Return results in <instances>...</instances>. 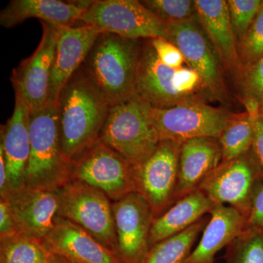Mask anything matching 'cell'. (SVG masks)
Segmentation results:
<instances>
[{
  "label": "cell",
  "mask_w": 263,
  "mask_h": 263,
  "mask_svg": "<svg viewBox=\"0 0 263 263\" xmlns=\"http://www.w3.org/2000/svg\"><path fill=\"white\" fill-rule=\"evenodd\" d=\"M62 152L73 164L100 140L110 105L80 67L58 100Z\"/></svg>",
  "instance_id": "6da1fadb"
},
{
  "label": "cell",
  "mask_w": 263,
  "mask_h": 263,
  "mask_svg": "<svg viewBox=\"0 0 263 263\" xmlns=\"http://www.w3.org/2000/svg\"><path fill=\"white\" fill-rule=\"evenodd\" d=\"M141 49L137 40L102 33L90 50L83 70L110 107L136 96Z\"/></svg>",
  "instance_id": "7a4b0ae2"
},
{
  "label": "cell",
  "mask_w": 263,
  "mask_h": 263,
  "mask_svg": "<svg viewBox=\"0 0 263 263\" xmlns=\"http://www.w3.org/2000/svg\"><path fill=\"white\" fill-rule=\"evenodd\" d=\"M26 186L57 192L72 181L73 164L62 152L58 103L30 112Z\"/></svg>",
  "instance_id": "3957f363"
},
{
  "label": "cell",
  "mask_w": 263,
  "mask_h": 263,
  "mask_svg": "<svg viewBox=\"0 0 263 263\" xmlns=\"http://www.w3.org/2000/svg\"><path fill=\"white\" fill-rule=\"evenodd\" d=\"M100 140L135 167L141 165L160 143L152 118V106L134 97L110 107Z\"/></svg>",
  "instance_id": "277c9868"
},
{
  "label": "cell",
  "mask_w": 263,
  "mask_h": 263,
  "mask_svg": "<svg viewBox=\"0 0 263 263\" xmlns=\"http://www.w3.org/2000/svg\"><path fill=\"white\" fill-rule=\"evenodd\" d=\"M56 193L57 216L77 224L117 252L112 202L100 190L72 180Z\"/></svg>",
  "instance_id": "5b68a950"
},
{
  "label": "cell",
  "mask_w": 263,
  "mask_h": 263,
  "mask_svg": "<svg viewBox=\"0 0 263 263\" xmlns=\"http://www.w3.org/2000/svg\"><path fill=\"white\" fill-rule=\"evenodd\" d=\"M102 33L127 39H166L167 22L136 0H97L80 19Z\"/></svg>",
  "instance_id": "8992f818"
},
{
  "label": "cell",
  "mask_w": 263,
  "mask_h": 263,
  "mask_svg": "<svg viewBox=\"0 0 263 263\" xmlns=\"http://www.w3.org/2000/svg\"><path fill=\"white\" fill-rule=\"evenodd\" d=\"M135 173L133 164L99 140L73 164L72 180L100 190L115 202L136 193Z\"/></svg>",
  "instance_id": "52a82bcc"
},
{
  "label": "cell",
  "mask_w": 263,
  "mask_h": 263,
  "mask_svg": "<svg viewBox=\"0 0 263 263\" xmlns=\"http://www.w3.org/2000/svg\"><path fill=\"white\" fill-rule=\"evenodd\" d=\"M152 118L160 141H184L204 137L219 138L231 115L195 100L170 108L152 107Z\"/></svg>",
  "instance_id": "ba28073f"
},
{
  "label": "cell",
  "mask_w": 263,
  "mask_h": 263,
  "mask_svg": "<svg viewBox=\"0 0 263 263\" xmlns=\"http://www.w3.org/2000/svg\"><path fill=\"white\" fill-rule=\"evenodd\" d=\"M263 176L251 150L233 160L221 162L199 190L216 205L228 204L248 219L256 190Z\"/></svg>",
  "instance_id": "9c48e42d"
},
{
  "label": "cell",
  "mask_w": 263,
  "mask_h": 263,
  "mask_svg": "<svg viewBox=\"0 0 263 263\" xmlns=\"http://www.w3.org/2000/svg\"><path fill=\"white\" fill-rule=\"evenodd\" d=\"M182 142L160 141L149 158L136 167V193L149 204L155 218L173 205Z\"/></svg>",
  "instance_id": "30bf717a"
},
{
  "label": "cell",
  "mask_w": 263,
  "mask_h": 263,
  "mask_svg": "<svg viewBox=\"0 0 263 263\" xmlns=\"http://www.w3.org/2000/svg\"><path fill=\"white\" fill-rule=\"evenodd\" d=\"M197 18L183 22L167 23L166 40L182 53L185 61L201 78L205 92L220 99L226 94L219 57Z\"/></svg>",
  "instance_id": "8fae6325"
},
{
  "label": "cell",
  "mask_w": 263,
  "mask_h": 263,
  "mask_svg": "<svg viewBox=\"0 0 263 263\" xmlns=\"http://www.w3.org/2000/svg\"><path fill=\"white\" fill-rule=\"evenodd\" d=\"M117 253L124 263H141L150 249L149 238L155 216L138 193L112 202Z\"/></svg>",
  "instance_id": "7c38bea8"
},
{
  "label": "cell",
  "mask_w": 263,
  "mask_h": 263,
  "mask_svg": "<svg viewBox=\"0 0 263 263\" xmlns=\"http://www.w3.org/2000/svg\"><path fill=\"white\" fill-rule=\"evenodd\" d=\"M41 42L32 55L13 69L12 84L22 95L31 111L39 110L48 103L52 67L56 52L57 27L41 22Z\"/></svg>",
  "instance_id": "4fadbf2b"
},
{
  "label": "cell",
  "mask_w": 263,
  "mask_h": 263,
  "mask_svg": "<svg viewBox=\"0 0 263 263\" xmlns=\"http://www.w3.org/2000/svg\"><path fill=\"white\" fill-rule=\"evenodd\" d=\"M30 112L22 95L15 91L13 114L7 124L1 127L0 148L3 151L6 163L8 197L26 187V171L30 155Z\"/></svg>",
  "instance_id": "5bb4252c"
},
{
  "label": "cell",
  "mask_w": 263,
  "mask_h": 263,
  "mask_svg": "<svg viewBox=\"0 0 263 263\" xmlns=\"http://www.w3.org/2000/svg\"><path fill=\"white\" fill-rule=\"evenodd\" d=\"M44 243L53 255L74 263H124L112 250L77 224L57 216Z\"/></svg>",
  "instance_id": "9a60e30c"
},
{
  "label": "cell",
  "mask_w": 263,
  "mask_h": 263,
  "mask_svg": "<svg viewBox=\"0 0 263 263\" xmlns=\"http://www.w3.org/2000/svg\"><path fill=\"white\" fill-rule=\"evenodd\" d=\"M56 52L52 67L48 102L58 103L62 89L84 63L102 32L91 26L57 27Z\"/></svg>",
  "instance_id": "2e32d148"
},
{
  "label": "cell",
  "mask_w": 263,
  "mask_h": 263,
  "mask_svg": "<svg viewBox=\"0 0 263 263\" xmlns=\"http://www.w3.org/2000/svg\"><path fill=\"white\" fill-rule=\"evenodd\" d=\"M176 71V68L161 61L151 43H148L141 49L136 79V96L155 108H170L202 100L184 96L176 90L174 86Z\"/></svg>",
  "instance_id": "e0dca14e"
},
{
  "label": "cell",
  "mask_w": 263,
  "mask_h": 263,
  "mask_svg": "<svg viewBox=\"0 0 263 263\" xmlns=\"http://www.w3.org/2000/svg\"><path fill=\"white\" fill-rule=\"evenodd\" d=\"M5 200L9 203L18 232L44 239L53 228L58 213L56 192L26 186Z\"/></svg>",
  "instance_id": "ac0fdd59"
},
{
  "label": "cell",
  "mask_w": 263,
  "mask_h": 263,
  "mask_svg": "<svg viewBox=\"0 0 263 263\" xmlns=\"http://www.w3.org/2000/svg\"><path fill=\"white\" fill-rule=\"evenodd\" d=\"M221 162L222 153L218 138L204 137L183 141L173 205L198 190Z\"/></svg>",
  "instance_id": "d6986e66"
},
{
  "label": "cell",
  "mask_w": 263,
  "mask_h": 263,
  "mask_svg": "<svg viewBox=\"0 0 263 263\" xmlns=\"http://www.w3.org/2000/svg\"><path fill=\"white\" fill-rule=\"evenodd\" d=\"M93 1L12 0L0 13V24L11 28L27 19L36 18L56 27H71L91 6Z\"/></svg>",
  "instance_id": "ffe728a7"
},
{
  "label": "cell",
  "mask_w": 263,
  "mask_h": 263,
  "mask_svg": "<svg viewBox=\"0 0 263 263\" xmlns=\"http://www.w3.org/2000/svg\"><path fill=\"white\" fill-rule=\"evenodd\" d=\"M209 214L201 239L181 263H216V254L247 228V218L229 205H216Z\"/></svg>",
  "instance_id": "44dd1931"
},
{
  "label": "cell",
  "mask_w": 263,
  "mask_h": 263,
  "mask_svg": "<svg viewBox=\"0 0 263 263\" xmlns=\"http://www.w3.org/2000/svg\"><path fill=\"white\" fill-rule=\"evenodd\" d=\"M195 3L197 18L219 59L230 67L241 66L228 1L195 0Z\"/></svg>",
  "instance_id": "7402d4cb"
},
{
  "label": "cell",
  "mask_w": 263,
  "mask_h": 263,
  "mask_svg": "<svg viewBox=\"0 0 263 263\" xmlns=\"http://www.w3.org/2000/svg\"><path fill=\"white\" fill-rule=\"evenodd\" d=\"M216 204L200 190H197L167 209L154 219L151 229L149 246L182 233L210 214Z\"/></svg>",
  "instance_id": "603a6c76"
},
{
  "label": "cell",
  "mask_w": 263,
  "mask_h": 263,
  "mask_svg": "<svg viewBox=\"0 0 263 263\" xmlns=\"http://www.w3.org/2000/svg\"><path fill=\"white\" fill-rule=\"evenodd\" d=\"M209 221V218L203 217L182 233L153 246L141 263L182 262Z\"/></svg>",
  "instance_id": "cb8c5ba5"
},
{
  "label": "cell",
  "mask_w": 263,
  "mask_h": 263,
  "mask_svg": "<svg viewBox=\"0 0 263 263\" xmlns=\"http://www.w3.org/2000/svg\"><path fill=\"white\" fill-rule=\"evenodd\" d=\"M257 119L248 114L230 118L226 129L219 136L222 162L233 160L248 153L253 143L254 129Z\"/></svg>",
  "instance_id": "d4e9b609"
},
{
  "label": "cell",
  "mask_w": 263,
  "mask_h": 263,
  "mask_svg": "<svg viewBox=\"0 0 263 263\" xmlns=\"http://www.w3.org/2000/svg\"><path fill=\"white\" fill-rule=\"evenodd\" d=\"M51 254L44 240L25 233L0 238V263H44Z\"/></svg>",
  "instance_id": "484cf974"
},
{
  "label": "cell",
  "mask_w": 263,
  "mask_h": 263,
  "mask_svg": "<svg viewBox=\"0 0 263 263\" xmlns=\"http://www.w3.org/2000/svg\"><path fill=\"white\" fill-rule=\"evenodd\" d=\"M226 263H263V228L247 227L227 247Z\"/></svg>",
  "instance_id": "4316f807"
},
{
  "label": "cell",
  "mask_w": 263,
  "mask_h": 263,
  "mask_svg": "<svg viewBox=\"0 0 263 263\" xmlns=\"http://www.w3.org/2000/svg\"><path fill=\"white\" fill-rule=\"evenodd\" d=\"M142 4L167 23L197 18L195 1L190 0H146Z\"/></svg>",
  "instance_id": "83f0119b"
},
{
  "label": "cell",
  "mask_w": 263,
  "mask_h": 263,
  "mask_svg": "<svg viewBox=\"0 0 263 263\" xmlns=\"http://www.w3.org/2000/svg\"><path fill=\"white\" fill-rule=\"evenodd\" d=\"M242 68L263 57V8L260 7L248 32L238 46Z\"/></svg>",
  "instance_id": "f1b7e54d"
},
{
  "label": "cell",
  "mask_w": 263,
  "mask_h": 263,
  "mask_svg": "<svg viewBox=\"0 0 263 263\" xmlns=\"http://www.w3.org/2000/svg\"><path fill=\"white\" fill-rule=\"evenodd\" d=\"M230 21L236 41L243 39L261 7V0H229Z\"/></svg>",
  "instance_id": "f546056e"
},
{
  "label": "cell",
  "mask_w": 263,
  "mask_h": 263,
  "mask_svg": "<svg viewBox=\"0 0 263 263\" xmlns=\"http://www.w3.org/2000/svg\"><path fill=\"white\" fill-rule=\"evenodd\" d=\"M241 85L245 97L254 99L263 105V57L243 67Z\"/></svg>",
  "instance_id": "4dcf8cb0"
},
{
  "label": "cell",
  "mask_w": 263,
  "mask_h": 263,
  "mask_svg": "<svg viewBox=\"0 0 263 263\" xmlns=\"http://www.w3.org/2000/svg\"><path fill=\"white\" fill-rule=\"evenodd\" d=\"M174 86L179 92L189 98H198L195 92L202 89L205 92L203 82L200 76L188 67H181L176 69L174 75Z\"/></svg>",
  "instance_id": "1f68e13d"
},
{
  "label": "cell",
  "mask_w": 263,
  "mask_h": 263,
  "mask_svg": "<svg viewBox=\"0 0 263 263\" xmlns=\"http://www.w3.org/2000/svg\"><path fill=\"white\" fill-rule=\"evenodd\" d=\"M150 43L158 58L164 64L173 68L181 67L184 58L179 48L174 44L162 37L151 39Z\"/></svg>",
  "instance_id": "d6a6232c"
},
{
  "label": "cell",
  "mask_w": 263,
  "mask_h": 263,
  "mask_svg": "<svg viewBox=\"0 0 263 263\" xmlns=\"http://www.w3.org/2000/svg\"><path fill=\"white\" fill-rule=\"evenodd\" d=\"M18 233L8 200L0 198V238L11 236Z\"/></svg>",
  "instance_id": "836d02e7"
},
{
  "label": "cell",
  "mask_w": 263,
  "mask_h": 263,
  "mask_svg": "<svg viewBox=\"0 0 263 263\" xmlns=\"http://www.w3.org/2000/svg\"><path fill=\"white\" fill-rule=\"evenodd\" d=\"M247 227L263 228V182L254 193Z\"/></svg>",
  "instance_id": "e575fe53"
},
{
  "label": "cell",
  "mask_w": 263,
  "mask_h": 263,
  "mask_svg": "<svg viewBox=\"0 0 263 263\" xmlns=\"http://www.w3.org/2000/svg\"><path fill=\"white\" fill-rule=\"evenodd\" d=\"M251 152L263 176V121L260 117L256 121L254 141Z\"/></svg>",
  "instance_id": "d590c367"
},
{
  "label": "cell",
  "mask_w": 263,
  "mask_h": 263,
  "mask_svg": "<svg viewBox=\"0 0 263 263\" xmlns=\"http://www.w3.org/2000/svg\"><path fill=\"white\" fill-rule=\"evenodd\" d=\"M55 257H57V259H58L59 262L60 263H74V262H71L70 261L67 260V259H65L63 258H62V257H58V256L54 255Z\"/></svg>",
  "instance_id": "8d00e7d4"
},
{
  "label": "cell",
  "mask_w": 263,
  "mask_h": 263,
  "mask_svg": "<svg viewBox=\"0 0 263 263\" xmlns=\"http://www.w3.org/2000/svg\"><path fill=\"white\" fill-rule=\"evenodd\" d=\"M259 117H260L263 121V105L261 106L260 110H259Z\"/></svg>",
  "instance_id": "74e56055"
},
{
  "label": "cell",
  "mask_w": 263,
  "mask_h": 263,
  "mask_svg": "<svg viewBox=\"0 0 263 263\" xmlns=\"http://www.w3.org/2000/svg\"><path fill=\"white\" fill-rule=\"evenodd\" d=\"M44 263H54L53 261V259H52V254H51V256H50L49 258H48Z\"/></svg>",
  "instance_id": "f35d334b"
},
{
  "label": "cell",
  "mask_w": 263,
  "mask_h": 263,
  "mask_svg": "<svg viewBox=\"0 0 263 263\" xmlns=\"http://www.w3.org/2000/svg\"><path fill=\"white\" fill-rule=\"evenodd\" d=\"M52 259H53V261L54 262V263H60V262L58 261V259H57V257H55L54 255H52Z\"/></svg>",
  "instance_id": "ab89813d"
},
{
  "label": "cell",
  "mask_w": 263,
  "mask_h": 263,
  "mask_svg": "<svg viewBox=\"0 0 263 263\" xmlns=\"http://www.w3.org/2000/svg\"><path fill=\"white\" fill-rule=\"evenodd\" d=\"M261 7L263 8V0H261Z\"/></svg>",
  "instance_id": "60d3db41"
}]
</instances>
